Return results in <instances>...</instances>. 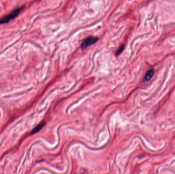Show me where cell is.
I'll use <instances>...</instances> for the list:
<instances>
[{"mask_svg":"<svg viewBox=\"0 0 175 174\" xmlns=\"http://www.w3.org/2000/svg\"><path fill=\"white\" fill-rule=\"evenodd\" d=\"M23 8H24V6H23L20 8L16 9L13 11H12V12L9 14L7 15L6 16H3L0 20V24H6L7 23L9 22L10 20L16 18L20 13L21 11L22 10Z\"/></svg>","mask_w":175,"mask_h":174,"instance_id":"cell-1","label":"cell"},{"mask_svg":"<svg viewBox=\"0 0 175 174\" xmlns=\"http://www.w3.org/2000/svg\"><path fill=\"white\" fill-rule=\"evenodd\" d=\"M98 40V38L96 37H94V36L89 37L84 40L82 44H81V48L83 49L86 48L88 46H90L91 45L94 44Z\"/></svg>","mask_w":175,"mask_h":174,"instance_id":"cell-2","label":"cell"},{"mask_svg":"<svg viewBox=\"0 0 175 174\" xmlns=\"http://www.w3.org/2000/svg\"><path fill=\"white\" fill-rule=\"evenodd\" d=\"M155 73V70L154 68H151L150 70H149L145 74V78H144V81L147 82V81H149V80L151 79V78H152L153 75Z\"/></svg>","mask_w":175,"mask_h":174,"instance_id":"cell-3","label":"cell"},{"mask_svg":"<svg viewBox=\"0 0 175 174\" xmlns=\"http://www.w3.org/2000/svg\"><path fill=\"white\" fill-rule=\"evenodd\" d=\"M45 124H46L45 123L42 122L40 123V124L38 125L35 128H34L33 130H32V132H31V134H35L37 132H38L39 131H40L44 127V126L45 125Z\"/></svg>","mask_w":175,"mask_h":174,"instance_id":"cell-4","label":"cell"},{"mask_svg":"<svg viewBox=\"0 0 175 174\" xmlns=\"http://www.w3.org/2000/svg\"><path fill=\"white\" fill-rule=\"evenodd\" d=\"M125 47V46L124 44H122L121 46H120V48L118 49V50L116 54L117 56H118V55H119V54H120V53H121V52H123V50H124Z\"/></svg>","mask_w":175,"mask_h":174,"instance_id":"cell-5","label":"cell"}]
</instances>
